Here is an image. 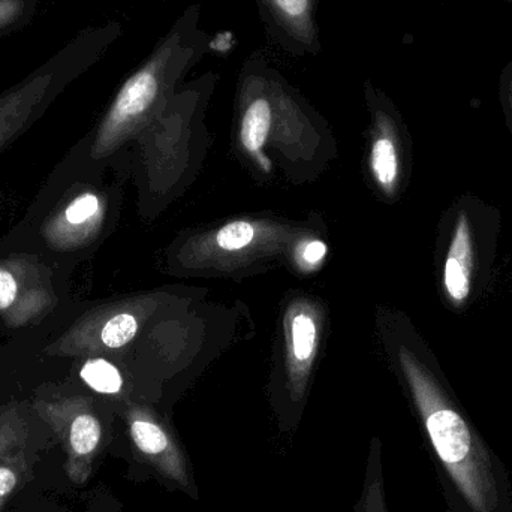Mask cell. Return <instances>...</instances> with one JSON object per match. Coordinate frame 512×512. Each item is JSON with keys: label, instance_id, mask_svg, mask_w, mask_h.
Here are the masks:
<instances>
[{"label": "cell", "instance_id": "obj_1", "mask_svg": "<svg viewBox=\"0 0 512 512\" xmlns=\"http://www.w3.org/2000/svg\"><path fill=\"white\" fill-rule=\"evenodd\" d=\"M396 366L429 445L447 512H512L504 462L460 403L435 354L412 331L397 343Z\"/></svg>", "mask_w": 512, "mask_h": 512}, {"label": "cell", "instance_id": "obj_2", "mask_svg": "<svg viewBox=\"0 0 512 512\" xmlns=\"http://www.w3.org/2000/svg\"><path fill=\"white\" fill-rule=\"evenodd\" d=\"M209 50V33L201 27V6H188L158 39L149 56L120 84L99 120L92 155H110L159 119L176 95L177 86Z\"/></svg>", "mask_w": 512, "mask_h": 512}, {"label": "cell", "instance_id": "obj_3", "mask_svg": "<svg viewBox=\"0 0 512 512\" xmlns=\"http://www.w3.org/2000/svg\"><path fill=\"white\" fill-rule=\"evenodd\" d=\"M502 225V210L471 192L454 198L439 219L436 286L453 315H465L489 291Z\"/></svg>", "mask_w": 512, "mask_h": 512}, {"label": "cell", "instance_id": "obj_4", "mask_svg": "<svg viewBox=\"0 0 512 512\" xmlns=\"http://www.w3.org/2000/svg\"><path fill=\"white\" fill-rule=\"evenodd\" d=\"M122 35L119 20L86 27L27 77L0 93V152L35 125L66 87L95 66Z\"/></svg>", "mask_w": 512, "mask_h": 512}, {"label": "cell", "instance_id": "obj_5", "mask_svg": "<svg viewBox=\"0 0 512 512\" xmlns=\"http://www.w3.org/2000/svg\"><path fill=\"white\" fill-rule=\"evenodd\" d=\"M56 303L47 270L32 259L0 262V316L9 327L32 324Z\"/></svg>", "mask_w": 512, "mask_h": 512}, {"label": "cell", "instance_id": "obj_6", "mask_svg": "<svg viewBox=\"0 0 512 512\" xmlns=\"http://www.w3.org/2000/svg\"><path fill=\"white\" fill-rule=\"evenodd\" d=\"M265 35L274 47L304 59L321 54V0H255Z\"/></svg>", "mask_w": 512, "mask_h": 512}, {"label": "cell", "instance_id": "obj_7", "mask_svg": "<svg viewBox=\"0 0 512 512\" xmlns=\"http://www.w3.org/2000/svg\"><path fill=\"white\" fill-rule=\"evenodd\" d=\"M129 433L138 453L155 469V474L174 489L195 498V484L188 456L164 424L149 414L134 412L129 420Z\"/></svg>", "mask_w": 512, "mask_h": 512}, {"label": "cell", "instance_id": "obj_8", "mask_svg": "<svg viewBox=\"0 0 512 512\" xmlns=\"http://www.w3.org/2000/svg\"><path fill=\"white\" fill-rule=\"evenodd\" d=\"M102 218V204L98 195L84 192L63 204L45 222L44 236L50 245L59 249L86 242Z\"/></svg>", "mask_w": 512, "mask_h": 512}, {"label": "cell", "instance_id": "obj_9", "mask_svg": "<svg viewBox=\"0 0 512 512\" xmlns=\"http://www.w3.org/2000/svg\"><path fill=\"white\" fill-rule=\"evenodd\" d=\"M376 134L370 153V167L382 191L393 197L402 180V152L397 141L396 123L385 108L375 110Z\"/></svg>", "mask_w": 512, "mask_h": 512}, {"label": "cell", "instance_id": "obj_10", "mask_svg": "<svg viewBox=\"0 0 512 512\" xmlns=\"http://www.w3.org/2000/svg\"><path fill=\"white\" fill-rule=\"evenodd\" d=\"M289 336H291L289 361H291L292 394L300 397L306 384L310 363L315 355L316 339H318L315 319L307 312L295 313L289 325Z\"/></svg>", "mask_w": 512, "mask_h": 512}, {"label": "cell", "instance_id": "obj_11", "mask_svg": "<svg viewBox=\"0 0 512 512\" xmlns=\"http://www.w3.org/2000/svg\"><path fill=\"white\" fill-rule=\"evenodd\" d=\"M381 454V444L378 439H375L370 445L363 492L355 512H388Z\"/></svg>", "mask_w": 512, "mask_h": 512}, {"label": "cell", "instance_id": "obj_12", "mask_svg": "<svg viewBox=\"0 0 512 512\" xmlns=\"http://www.w3.org/2000/svg\"><path fill=\"white\" fill-rule=\"evenodd\" d=\"M80 375L83 381L98 393L117 394L123 387V379L119 370L102 358L87 361L81 369Z\"/></svg>", "mask_w": 512, "mask_h": 512}, {"label": "cell", "instance_id": "obj_13", "mask_svg": "<svg viewBox=\"0 0 512 512\" xmlns=\"http://www.w3.org/2000/svg\"><path fill=\"white\" fill-rule=\"evenodd\" d=\"M41 0H0V38L26 27L38 12Z\"/></svg>", "mask_w": 512, "mask_h": 512}, {"label": "cell", "instance_id": "obj_14", "mask_svg": "<svg viewBox=\"0 0 512 512\" xmlns=\"http://www.w3.org/2000/svg\"><path fill=\"white\" fill-rule=\"evenodd\" d=\"M102 429L98 418L90 414H80L71 424V441L72 450L78 456H89L98 448L101 442Z\"/></svg>", "mask_w": 512, "mask_h": 512}, {"label": "cell", "instance_id": "obj_15", "mask_svg": "<svg viewBox=\"0 0 512 512\" xmlns=\"http://www.w3.org/2000/svg\"><path fill=\"white\" fill-rule=\"evenodd\" d=\"M254 237V225L246 221L231 222L219 231L218 245L225 251H240L251 245Z\"/></svg>", "mask_w": 512, "mask_h": 512}, {"label": "cell", "instance_id": "obj_16", "mask_svg": "<svg viewBox=\"0 0 512 512\" xmlns=\"http://www.w3.org/2000/svg\"><path fill=\"white\" fill-rule=\"evenodd\" d=\"M327 254V246L322 242H309L300 249V256L309 265H316Z\"/></svg>", "mask_w": 512, "mask_h": 512}, {"label": "cell", "instance_id": "obj_17", "mask_svg": "<svg viewBox=\"0 0 512 512\" xmlns=\"http://www.w3.org/2000/svg\"><path fill=\"white\" fill-rule=\"evenodd\" d=\"M15 483H17V478H15L14 472L6 468H0V498L8 495L14 489Z\"/></svg>", "mask_w": 512, "mask_h": 512}, {"label": "cell", "instance_id": "obj_18", "mask_svg": "<svg viewBox=\"0 0 512 512\" xmlns=\"http://www.w3.org/2000/svg\"><path fill=\"white\" fill-rule=\"evenodd\" d=\"M511 113H512V105H511Z\"/></svg>", "mask_w": 512, "mask_h": 512}]
</instances>
